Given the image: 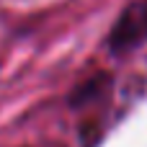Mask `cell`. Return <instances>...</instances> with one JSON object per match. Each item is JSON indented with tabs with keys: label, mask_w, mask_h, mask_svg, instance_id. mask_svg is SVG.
Segmentation results:
<instances>
[{
	"label": "cell",
	"mask_w": 147,
	"mask_h": 147,
	"mask_svg": "<svg viewBox=\"0 0 147 147\" xmlns=\"http://www.w3.org/2000/svg\"><path fill=\"white\" fill-rule=\"evenodd\" d=\"M147 36V0H137L121 10L109 34V47L114 52H127Z\"/></svg>",
	"instance_id": "1"
}]
</instances>
